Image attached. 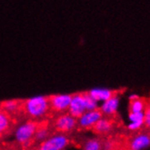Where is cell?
Instances as JSON below:
<instances>
[{
    "label": "cell",
    "mask_w": 150,
    "mask_h": 150,
    "mask_svg": "<svg viewBox=\"0 0 150 150\" xmlns=\"http://www.w3.org/2000/svg\"><path fill=\"white\" fill-rule=\"evenodd\" d=\"M88 94L95 101L102 103L111 98L114 95H116L115 91L108 89V88H93L88 91Z\"/></svg>",
    "instance_id": "cell-13"
},
{
    "label": "cell",
    "mask_w": 150,
    "mask_h": 150,
    "mask_svg": "<svg viewBox=\"0 0 150 150\" xmlns=\"http://www.w3.org/2000/svg\"><path fill=\"white\" fill-rule=\"evenodd\" d=\"M120 99L119 96L116 94L114 95L111 98L102 103L101 107L99 108V110L101 111L103 117H112L117 114L118 108H119Z\"/></svg>",
    "instance_id": "cell-10"
},
{
    "label": "cell",
    "mask_w": 150,
    "mask_h": 150,
    "mask_svg": "<svg viewBox=\"0 0 150 150\" xmlns=\"http://www.w3.org/2000/svg\"><path fill=\"white\" fill-rule=\"evenodd\" d=\"M20 121L0 109V141L9 137Z\"/></svg>",
    "instance_id": "cell-6"
},
{
    "label": "cell",
    "mask_w": 150,
    "mask_h": 150,
    "mask_svg": "<svg viewBox=\"0 0 150 150\" xmlns=\"http://www.w3.org/2000/svg\"><path fill=\"white\" fill-rule=\"evenodd\" d=\"M103 117L101 111L98 109L86 111L83 116L77 119L76 129L78 131H86L92 130L94 126Z\"/></svg>",
    "instance_id": "cell-7"
},
{
    "label": "cell",
    "mask_w": 150,
    "mask_h": 150,
    "mask_svg": "<svg viewBox=\"0 0 150 150\" xmlns=\"http://www.w3.org/2000/svg\"><path fill=\"white\" fill-rule=\"evenodd\" d=\"M38 124L39 121L25 120L16 129V142L20 146L22 150H28L33 146V138Z\"/></svg>",
    "instance_id": "cell-2"
},
{
    "label": "cell",
    "mask_w": 150,
    "mask_h": 150,
    "mask_svg": "<svg viewBox=\"0 0 150 150\" xmlns=\"http://www.w3.org/2000/svg\"><path fill=\"white\" fill-rule=\"evenodd\" d=\"M83 93V96H84V100H85V105H86V111H92V110H96L98 109V104L96 101H95L90 95L88 94V91H84Z\"/></svg>",
    "instance_id": "cell-16"
},
{
    "label": "cell",
    "mask_w": 150,
    "mask_h": 150,
    "mask_svg": "<svg viewBox=\"0 0 150 150\" xmlns=\"http://www.w3.org/2000/svg\"><path fill=\"white\" fill-rule=\"evenodd\" d=\"M144 115V125L150 130V107H146Z\"/></svg>",
    "instance_id": "cell-18"
},
{
    "label": "cell",
    "mask_w": 150,
    "mask_h": 150,
    "mask_svg": "<svg viewBox=\"0 0 150 150\" xmlns=\"http://www.w3.org/2000/svg\"><path fill=\"white\" fill-rule=\"evenodd\" d=\"M150 146V135L146 133L137 134L128 143L129 150H144Z\"/></svg>",
    "instance_id": "cell-11"
},
{
    "label": "cell",
    "mask_w": 150,
    "mask_h": 150,
    "mask_svg": "<svg viewBox=\"0 0 150 150\" xmlns=\"http://www.w3.org/2000/svg\"><path fill=\"white\" fill-rule=\"evenodd\" d=\"M129 100H130V102L131 101H134V100H136V99H138L139 98V96L137 95V94H131V95H129Z\"/></svg>",
    "instance_id": "cell-20"
},
{
    "label": "cell",
    "mask_w": 150,
    "mask_h": 150,
    "mask_svg": "<svg viewBox=\"0 0 150 150\" xmlns=\"http://www.w3.org/2000/svg\"><path fill=\"white\" fill-rule=\"evenodd\" d=\"M86 112L85 100L82 92H77L72 94L71 102H70L67 113L76 119L80 118Z\"/></svg>",
    "instance_id": "cell-8"
},
{
    "label": "cell",
    "mask_w": 150,
    "mask_h": 150,
    "mask_svg": "<svg viewBox=\"0 0 150 150\" xmlns=\"http://www.w3.org/2000/svg\"><path fill=\"white\" fill-rule=\"evenodd\" d=\"M72 140L67 135L55 134L28 150H64Z\"/></svg>",
    "instance_id": "cell-4"
},
{
    "label": "cell",
    "mask_w": 150,
    "mask_h": 150,
    "mask_svg": "<svg viewBox=\"0 0 150 150\" xmlns=\"http://www.w3.org/2000/svg\"><path fill=\"white\" fill-rule=\"evenodd\" d=\"M114 128V120L111 117H103L92 128L96 135L105 136L109 134Z\"/></svg>",
    "instance_id": "cell-12"
},
{
    "label": "cell",
    "mask_w": 150,
    "mask_h": 150,
    "mask_svg": "<svg viewBox=\"0 0 150 150\" xmlns=\"http://www.w3.org/2000/svg\"><path fill=\"white\" fill-rule=\"evenodd\" d=\"M110 150H126V149H124V148H121V147L118 146L115 147V148H113V149H110Z\"/></svg>",
    "instance_id": "cell-21"
},
{
    "label": "cell",
    "mask_w": 150,
    "mask_h": 150,
    "mask_svg": "<svg viewBox=\"0 0 150 150\" xmlns=\"http://www.w3.org/2000/svg\"><path fill=\"white\" fill-rule=\"evenodd\" d=\"M143 126H144V123H131V122H129L127 125V129L129 131L135 132V131L139 130Z\"/></svg>",
    "instance_id": "cell-19"
},
{
    "label": "cell",
    "mask_w": 150,
    "mask_h": 150,
    "mask_svg": "<svg viewBox=\"0 0 150 150\" xmlns=\"http://www.w3.org/2000/svg\"><path fill=\"white\" fill-rule=\"evenodd\" d=\"M82 150H103V140L99 137L87 139L83 144Z\"/></svg>",
    "instance_id": "cell-14"
},
{
    "label": "cell",
    "mask_w": 150,
    "mask_h": 150,
    "mask_svg": "<svg viewBox=\"0 0 150 150\" xmlns=\"http://www.w3.org/2000/svg\"><path fill=\"white\" fill-rule=\"evenodd\" d=\"M146 108V104L145 100L141 99L140 98L134 101H131L129 105V110L132 113H142L145 112Z\"/></svg>",
    "instance_id": "cell-15"
},
{
    "label": "cell",
    "mask_w": 150,
    "mask_h": 150,
    "mask_svg": "<svg viewBox=\"0 0 150 150\" xmlns=\"http://www.w3.org/2000/svg\"><path fill=\"white\" fill-rule=\"evenodd\" d=\"M71 98L72 95L55 94L47 96L51 119L54 118L57 115L67 112L70 102H71Z\"/></svg>",
    "instance_id": "cell-5"
},
{
    "label": "cell",
    "mask_w": 150,
    "mask_h": 150,
    "mask_svg": "<svg viewBox=\"0 0 150 150\" xmlns=\"http://www.w3.org/2000/svg\"><path fill=\"white\" fill-rule=\"evenodd\" d=\"M50 125L56 134L67 135L76 129L77 119L74 118L67 112L56 116L50 120Z\"/></svg>",
    "instance_id": "cell-3"
},
{
    "label": "cell",
    "mask_w": 150,
    "mask_h": 150,
    "mask_svg": "<svg viewBox=\"0 0 150 150\" xmlns=\"http://www.w3.org/2000/svg\"><path fill=\"white\" fill-rule=\"evenodd\" d=\"M22 102L23 99H8L0 102V109L5 111L10 116L18 119L20 122L23 120L22 117Z\"/></svg>",
    "instance_id": "cell-9"
},
{
    "label": "cell",
    "mask_w": 150,
    "mask_h": 150,
    "mask_svg": "<svg viewBox=\"0 0 150 150\" xmlns=\"http://www.w3.org/2000/svg\"><path fill=\"white\" fill-rule=\"evenodd\" d=\"M22 117L25 120L40 121L51 119L47 96H39L23 99Z\"/></svg>",
    "instance_id": "cell-1"
},
{
    "label": "cell",
    "mask_w": 150,
    "mask_h": 150,
    "mask_svg": "<svg viewBox=\"0 0 150 150\" xmlns=\"http://www.w3.org/2000/svg\"><path fill=\"white\" fill-rule=\"evenodd\" d=\"M144 112L142 113H132L129 112L128 120L131 123H144Z\"/></svg>",
    "instance_id": "cell-17"
}]
</instances>
